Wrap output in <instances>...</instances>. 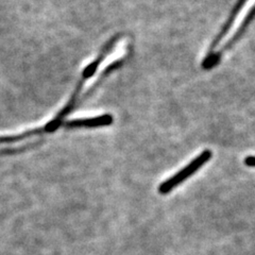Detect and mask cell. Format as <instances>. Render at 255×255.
<instances>
[{
	"instance_id": "obj_2",
	"label": "cell",
	"mask_w": 255,
	"mask_h": 255,
	"mask_svg": "<svg viewBox=\"0 0 255 255\" xmlns=\"http://www.w3.org/2000/svg\"><path fill=\"white\" fill-rule=\"evenodd\" d=\"M212 157V152L210 150H204L201 152V154L197 156L195 159L191 161V163L186 166L185 168H183L180 172L174 174L172 178L164 182L163 184L159 186V193H168L173 187L177 186L180 183H182L185 179H187L189 175L195 173L200 167H202L204 164L210 161Z\"/></svg>"
},
{
	"instance_id": "obj_1",
	"label": "cell",
	"mask_w": 255,
	"mask_h": 255,
	"mask_svg": "<svg viewBox=\"0 0 255 255\" xmlns=\"http://www.w3.org/2000/svg\"><path fill=\"white\" fill-rule=\"evenodd\" d=\"M254 15L255 0H241L226 23L225 28L222 29L217 38L212 44L210 52L202 64L203 68L210 69L216 65L222 54L243 33V31L246 29Z\"/></svg>"
},
{
	"instance_id": "obj_3",
	"label": "cell",
	"mask_w": 255,
	"mask_h": 255,
	"mask_svg": "<svg viewBox=\"0 0 255 255\" xmlns=\"http://www.w3.org/2000/svg\"><path fill=\"white\" fill-rule=\"evenodd\" d=\"M245 164L250 167H255V156H248L245 158Z\"/></svg>"
}]
</instances>
